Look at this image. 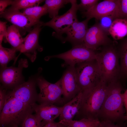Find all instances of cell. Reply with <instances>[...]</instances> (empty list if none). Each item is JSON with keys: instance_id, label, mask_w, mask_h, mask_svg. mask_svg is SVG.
<instances>
[{"instance_id": "obj_20", "label": "cell", "mask_w": 127, "mask_h": 127, "mask_svg": "<svg viewBox=\"0 0 127 127\" xmlns=\"http://www.w3.org/2000/svg\"><path fill=\"white\" fill-rule=\"evenodd\" d=\"M4 38L5 41L9 43L17 51H19L24 41L19 29L13 24L7 28Z\"/></svg>"}, {"instance_id": "obj_28", "label": "cell", "mask_w": 127, "mask_h": 127, "mask_svg": "<svg viewBox=\"0 0 127 127\" xmlns=\"http://www.w3.org/2000/svg\"><path fill=\"white\" fill-rule=\"evenodd\" d=\"M33 6L32 0H13L11 7L8 8L20 10Z\"/></svg>"}, {"instance_id": "obj_24", "label": "cell", "mask_w": 127, "mask_h": 127, "mask_svg": "<svg viewBox=\"0 0 127 127\" xmlns=\"http://www.w3.org/2000/svg\"><path fill=\"white\" fill-rule=\"evenodd\" d=\"M23 12L31 19L39 21L42 16L48 13L47 8L44 4L42 6H36L24 9Z\"/></svg>"}, {"instance_id": "obj_36", "label": "cell", "mask_w": 127, "mask_h": 127, "mask_svg": "<svg viewBox=\"0 0 127 127\" xmlns=\"http://www.w3.org/2000/svg\"><path fill=\"white\" fill-rule=\"evenodd\" d=\"M48 123L49 127H67L64 125L59 122L57 123L53 122Z\"/></svg>"}, {"instance_id": "obj_23", "label": "cell", "mask_w": 127, "mask_h": 127, "mask_svg": "<svg viewBox=\"0 0 127 127\" xmlns=\"http://www.w3.org/2000/svg\"><path fill=\"white\" fill-rule=\"evenodd\" d=\"M69 3L70 0H45V4L47 8L49 17L52 19L58 16L60 9Z\"/></svg>"}, {"instance_id": "obj_3", "label": "cell", "mask_w": 127, "mask_h": 127, "mask_svg": "<svg viewBox=\"0 0 127 127\" xmlns=\"http://www.w3.org/2000/svg\"><path fill=\"white\" fill-rule=\"evenodd\" d=\"M95 59L100 69L102 79L107 84L119 80V58L114 41L111 44L103 47L101 51L96 53Z\"/></svg>"}, {"instance_id": "obj_32", "label": "cell", "mask_w": 127, "mask_h": 127, "mask_svg": "<svg viewBox=\"0 0 127 127\" xmlns=\"http://www.w3.org/2000/svg\"><path fill=\"white\" fill-rule=\"evenodd\" d=\"M7 23L6 21H0V44H1L3 38H5L6 34Z\"/></svg>"}, {"instance_id": "obj_18", "label": "cell", "mask_w": 127, "mask_h": 127, "mask_svg": "<svg viewBox=\"0 0 127 127\" xmlns=\"http://www.w3.org/2000/svg\"><path fill=\"white\" fill-rule=\"evenodd\" d=\"M82 95L81 91L75 97L65 104L62 107L59 117L60 121L72 120L78 112L81 103Z\"/></svg>"}, {"instance_id": "obj_14", "label": "cell", "mask_w": 127, "mask_h": 127, "mask_svg": "<svg viewBox=\"0 0 127 127\" xmlns=\"http://www.w3.org/2000/svg\"><path fill=\"white\" fill-rule=\"evenodd\" d=\"M43 23L35 25L24 38V42L19 51L24 54L32 62L34 61L36 58L37 51L41 52L43 50V47L39 44L38 40Z\"/></svg>"}, {"instance_id": "obj_27", "label": "cell", "mask_w": 127, "mask_h": 127, "mask_svg": "<svg viewBox=\"0 0 127 127\" xmlns=\"http://www.w3.org/2000/svg\"><path fill=\"white\" fill-rule=\"evenodd\" d=\"M116 19L112 15H107L102 17L96 21L101 28L108 35L109 31L113 21Z\"/></svg>"}, {"instance_id": "obj_22", "label": "cell", "mask_w": 127, "mask_h": 127, "mask_svg": "<svg viewBox=\"0 0 127 127\" xmlns=\"http://www.w3.org/2000/svg\"><path fill=\"white\" fill-rule=\"evenodd\" d=\"M67 127H99L100 121L98 119L84 118L78 120H62L59 121Z\"/></svg>"}, {"instance_id": "obj_33", "label": "cell", "mask_w": 127, "mask_h": 127, "mask_svg": "<svg viewBox=\"0 0 127 127\" xmlns=\"http://www.w3.org/2000/svg\"><path fill=\"white\" fill-rule=\"evenodd\" d=\"M6 90L1 87L0 90V112L1 111L5 103L7 97Z\"/></svg>"}, {"instance_id": "obj_12", "label": "cell", "mask_w": 127, "mask_h": 127, "mask_svg": "<svg viewBox=\"0 0 127 127\" xmlns=\"http://www.w3.org/2000/svg\"><path fill=\"white\" fill-rule=\"evenodd\" d=\"M36 83L33 80H29L15 87L7 94L32 106L38 100Z\"/></svg>"}, {"instance_id": "obj_2", "label": "cell", "mask_w": 127, "mask_h": 127, "mask_svg": "<svg viewBox=\"0 0 127 127\" xmlns=\"http://www.w3.org/2000/svg\"><path fill=\"white\" fill-rule=\"evenodd\" d=\"M107 85L102 79L95 86L82 92L80 107L76 115L77 119H98V114L106 95Z\"/></svg>"}, {"instance_id": "obj_25", "label": "cell", "mask_w": 127, "mask_h": 127, "mask_svg": "<svg viewBox=\"0 0 127 127\" xmlns=\"http://www.w3.org/2000/svg\"><path fill=\"white\" fill-rule=\"evenodd\" d=\"M17 50L15 48H8L0 44V64L1 68L7 67L8 63L11 60H15Z\"/></svg>"}, {"instance_id": "obj_5", "label": "cell", "mask_w": 127, "mask_h": 127, "mask_svg": "<svg viewBox=\"0 0 127 127\" xmlns=\"http://www.w3.org/2000/svg\"><path fill=\"white\" fill-rule=\"evenodd\" d=\"M75 67L78 83L81 92L95 86L102 79L95 59L79 63Z\"/></svg>"}, {"instance_id": "obj_31", "label": "cell", "mask_w": 127, "mask_h": 127, "mask_svg": "<svg viewBox=\"0 0 127 127\" xmlns=\"http://www.w3.org/2000/svg\"><path fill=\"white\" fill-rule=\"evenodd\" d=\"M99 127H127L125 123H115L109 121H100Z\"/></svg>"}, {"instance_id": "obj_1", "label": "cell", "mask_w": 127, "mask_h": 127, "mask_svg": "<svg viewBox=\"0 0 127 127\" xmlns=\"http://www.w3.org/2000/svg\"><path fill=\"white\" fill-rule=\"evenodd\" d=\"M123 90L119 80L108 84L106 95L98 114V119L100 121L125 123L127 120L122 93Z\"/></svg>"}, {"instance_id": "obj_15", "label": "cell", "mask_w": 127, "mask_h": 127, "mask_svg": "<svg viewBox=\"0 0 127 127\" xmlns=\"http://www.w3.org/2000/svg\"><path fill=\"white\" fill-rule=\"evenodd\" d=\"M119 0H105L98 3L88 11L82 12L83 17L98 20L104 16L112 15L116 19Z\"/></svg>"}, {"instance_id": "obj_26", "label": "cell", "mask_w": 127, "mask_h": 127, "mask_svg": "<svg viewBox=\"0 0 127 127\" xmlns=\"http://www.w3.org/2000/svg\"><path fill=\"white\" fill-rule=\"evenodd\" d=\"M41 122L37 115L31 114L26 118L21 127H41Z\"/></svg>"}, {"instance_id": "obj_34", "label": "cell", "mask_w": 127, "mask_h": 127, "mask_svg": "<svg viewBox=\"0 0 127 127\" xmlns=\"http://www.w3.org/2000/svg\"><path fill=\"white\" fill-rule=\"evenodd\" d=\"M13 1L11 0H0V13L4 11L8 6L12 4Z\"/></svg>"}, {"instance_id": "obj_7", "label": "cell", "mask_w": 127, "mask_h": 127, "mask_svg": "<svg viewBox=\"0 0 127 127\" xmlns=\"http://www.w3.org/2000/svg\"><path fill=\"white\" fill-rule=\"evenodd\" d=\"M96 53L95 51L87 47L83 44L73 46L64 52L47 56L46 60L59 58L64 60V66H75L79 63L95 60Z\"/></svg>"}, {"instance_id": "obj_11", "label": "cell", "mask_w": 127, "mask_h": 127, "mask_svg": "<svg viewBox=\"0 0 127 127\" xmlns=\"http://www.w3.org/2000/svg\"><path fill=\"white\" fill-rule=\"evenodd\" d=\"M108 34L96 21L88 28L84 38V43L88 48L95 51L101 46H104L113 43Z\"/></svg>"}, {"instance_id": "obj_30", "label": "cell", "mask_w": 127, "mask_h": 127, "mask_svg": "<svg viewBox=\"0 0 127 127\" xmlns=\"http://www.w3.org/2000/svg\"><path fill=\"white\" fill-rule=\"evenodd\" d=\"M117 16L127 20V0H119Z\"/></svg>"}, {"instance_id": "obj_8", "label": "cell", "mask_w": 127, "mask_h": 127, "mask_svg": "<svg viewBox=\"0 0 127 127\" xmlns=\"http://www.w3.org/2000/svg\"><path fill=\"white\" fill-rule=\"evenodd\" d=\"M36 82L40 90L38 100L40 103H48L54 104L64 103L62 90L59 80L54 83L49 82L42 76L39 77Z\"/></svg>"}, {"instance_id": "obj_6", "label": "cell", "mask_w": 127, "mask_h": 127, "mask_svg": "<svg viewBox=\"0 0 127 127\" xmlns=\"http://www.w3.org/2000/svg\"><path fill=\"white\" fill-rule=\"evenodd\" d=\"M71 7L66 12L61 16H58L50 21L42 24V26L51 28L55 31L53 35L61 40H63L62 35L64 34L70 26L74 22L78 21L77 12L78 10L77 1L70 0Z\"/></svg>"}, {"instance_id": "obj_4", "label": "cell", "mask_w": 127, "mask_h": 127, "mask_svg": "<svg viewBox=\"0 0 127 127\" xmlns=\"http://www.w3.org/2000/svg\"><path fill=\"white\" fill-rule=\"evenodd\" d=\"M33 111L31 106L7 94L5 103L0 112V127H21L28 116Z\"/></svg>"}, {"instance_id": "obj_13", "label": "cell", "mask_w": 127, "mask_h": 127, "mask_svg": "<svg viewBox=\"0 0 127 127\" xmlns=\"http://www.w3.org/2000/svg\"><path fill=\"white\" fill-rule=\"evenodd\" d=\"M27 60L21 59L19 61L18 67H6L1 68L0 81L4 87L13 88L20 84L22 79V71L24 67L28 66Z\"/></svg>"}, {"instance_id": "obj_9", "label": "cell", "mask_w": 127, "mask_h": 127, "mask_svg": "<svg viewBox=\"0 0 127 127\" xmlns=\"http://www.w3.org/2000/svg\"><path fill=\"white\" fill-rule=\"evenodd\" d=\"M67 67L59 80L63 91L62 98L64 104L81 91L78 83L75 66Z\"/></svg>"}, {"instance_id": "obj_17", "label": "cell", "mask_w": 127, "mask_h": 127, "mask_svg": "<svg viewBox=\"0 0 127 127\" xmlns=\"http://www.w3.org/2000/svg\"><path fill=\"white\" fill-rule=\"evenodd\" d=\"M32 107L35 114L41 120L42 126L54 122V120L60 116L62 109V107L48 103H42L39 105L35 103Z\"/></svg>"}, {"instance_id": "obj_21", "label": "cell", "mask_w": 127, "mask_h": 127, "mask_svg": "<svg viewBox=\"0 0 127 127\" xmlns=\"http://www.w3.org/2000/svg\"><path fill=\"white\" fill-rule=\"evenodd\" d=\"M119 40L116 46L120 60V78L127 77V36Z\"/></svg>"}, {"instance_id": "obj_38", "label": "cell", "mask_w": 127, "mask_h": 127, "mask_svg": "<svg viewBox=\"0 0 127 127\" xmlns=\"http://www.w3.org/2000/svg\"></svg>"}, {"instance_id": "obj_29", "label": "cell", "mask_w": 127, "mask_h": 127, "mask_svg": "<svg viewBox=\"0 0 127 127\" xmlns=\"http://www.w3.org/2000/svg\"><path fill=\"white\" fill-rule=\"evenodd\" d=\"M78 9L82 12L87 11L98 3V0H81Z\"/></svg>"}, {"instance_id": "obj_19", "label": "cell", "mask_w": 127, "mask_h": 127, "mask_svg": "<svg viewBox=\"0 0 127 127\" xmlns=\"http://www.w3.org/2000/svg\"><path fill=\"white\" fill-rule=\"evenodd\" d=\"M114 40H121L127 36V20L117 18L113 22L109 31Z\"/></svg>"}, {"instance_id": "obj_35", "label": "cell", "mask_w": 127, "mask_h": 127, "mask_svg": "<svg viewBox=\"0 0 127 127\" xmlns=\"http://www.w3.org/2000/svg\"><path fill=\"white\" fill-rule=\"evenodd\" d=\"M123 104L126 111V116L127 120V89L122 94Z\"/></svg>"}, {"instance_id": "obj_10", "label": "cell", "mask_w": 127, "mask_h": 127, "mask_svg": "<svg viewBox=\"0 0 127 127\" xmlns=\"http://www.w3.org/2000/svg\"><path fill=\"white\" fill-rule=\"evenodd\" d=\"M0 14V17L6 19L18 28L21 34L29 32L32 29L33 27L43 22L31 19L19 10L8 8Z\"/></svg>"}, {"instance_id": "obj_37", "label": "cell", "mask_w": 127, "mask_h": 127, "mask_svg": "<svg viewBox=\"0 0 127 127\" xmlns=\"http://www.w3.org/2000/svg\"><path fill=\"white\" fill-rule=\"evenodd\" d=\"M12 127H19L17 126H13Z\"/></svg>"}, {"instance_id": "obj_16", "label": "cell", "mask_w": 127, "mask_h": 127, "mask_svg": "<svg viewBox=\"0 0 127 127\" xmlns=\"http://www.w3.org/2000/svg\"><path fill=\"white\" fill-rule=\"evenodd\" d=\"M90 19L87 18L82 21H77L74 22L65 33L67 36L64 39L62 42L68 41L71 43L73 46L84 44V38L88 29V23Z\"/></svg>"}]
</instances>
